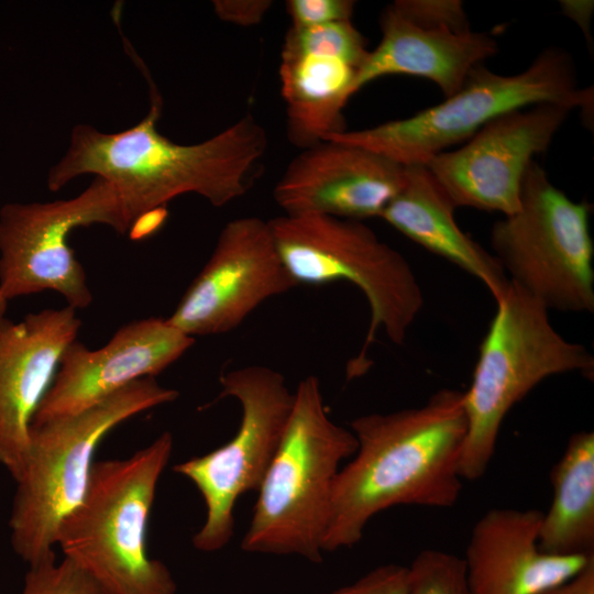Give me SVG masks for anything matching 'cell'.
Masks as SVG:
<instances>
[{"label": "cell", "instance_id": "cell-1", "mask_svg": "<svg viewBox=\"0 0 594 594\" xmlns=\"http://www.w3.org/2000/svg\"><path fill=\"white\" fill-rule=\"evenodd\" d=\"M150 89V110L135 125L116 133L73 128L66 152L48 169L51 191L82 175L100 177L119 191L131 227L184 194L222 207L248 191L267 148L266 132L253 116L202 142L175 143L157 130L163 101L152 81Z\"/></svg>", "mask_w": 594, "mask_h": 594}, {"label": "cell", "instance_id": "cell-2", "mask_svg": "<svg viewBox=\"0 0 594 594\" xmlns=\"http://www.w3.org/2000/svg\"><path fill=\"white\" fill-rule=\"evenodd\" d=\"M350 429L358 449L336 477L323 551L352 548L369 521L393 506L458 502L468 431L463 392L441 388L420 407L363 415Z\"/></svg>", "mask_w": 594, "mask_h": 594}, {"label": "cell", "instance_id": "cell-3", "mask_svg": "<svg viewBox=\"0 0 594 594\" xmlns=\"http://www.w3.org/2000/svg\"><path fill=\"white\" fill-rule=\"evenodd\" d=\"M172 451L165 431L127 459L95 462L82 499L59 525L64 558L110 594H176L172 572L147 550L150 513Z\"/></svg>", "mask_w": 594, "mask_h": 594}, {"label": "cell", "instance_id": "cell-4", "mask_svg": "<svg viewBox=\"0 0 594 594\" xmlns=\"http://www.w3.org/2000/svg\"><path fill=\"white\" fill-rule=\"evenodd\" d=\"M356 449L353 432L328 416L319 380L314 375L301 380L282 441L257 491L242 550L321 562L333 484L341 462Z\"/></svg>", "mask_w": 594, "mask_h": 594}, {"label": "cell", "instance_id": "cell-5", "mask_svg": "<svg viewBox=\"0 0 594 594\" xmlns=\"http://www.w3.org/2000/svg\"><path fill=\"white\" fill-rule=\"evenodd\" d=\"M178 396L155 377H144L81 411L31 425L9 517L16 556L29 566L55 558L59 525L82 499L103 438L131 417Z\"/></svg>", "mask_w": 594, "mask_h": 594}, {"label": "cell", "instance_id": "cell-6", "mask_svg": "<svg viewBox=\"0 0 594 594\" xmlns=\"http://www.w3.org/2000/svg\"><path fill=\"white\" fill-rule=\"evenodd\" d=\"M570 372L592 378L593 355L563 338L551 324L549 310L509 282L480 345L471 385L463 392L468 431L461 479L474 481L486 473L502 424L518 402L543 380Z\"/></svg>", "mask_w": 594, "mask_h": 594}, {"label": "cell", "instance_id": "cell-7", "mask_svg": "<svg viewBox=\"0 0 594 594\" xmlns=\"http://www.w3.org/2000/svg\"><path fill=\"white\" fill-rule=\"evenodd\" d=\"M280 258L300 284L346 280L364 294L371 320L358 355L346 365L348 378L370 367L369 351L378 331L403 344L424 306L410 265L362 221L322 215L280 216L268 220Z\"/></svg>", "mask_w": 594, "mask_h": 594}, {"label": "cell", "instance_id": "cell-8", "mask_svg": "<svg viewBox=\"0 0 594 594\" xmlns=\"http://www.w3.org/2000/svg\"><path fill=\"white\" fill-rule=\"evenodd\" d=\"M538 103L581 108L590 113L593 91L579 86L573 59L563 48H544L525 70L514 75L480 65L455 94L436 106L408 118L345 130L327 140L371 150L403 166L426 165L493 119Z\"/></svg>", "mask_w": 594, "mask_h": 594}, {"label": "cell", "instance_id": "cell-9", "mask_svg": "<svg viewBox=\"0 0 594 594\" xmlns=\"http://www.w3.org/2000/svg\"><path fill=\"white\" fill-rule=\"evenodd\" d=\"M590 206L570 199L535 161L517 211L491 230L493 255L510 283L548 310L594 311Z\"/></svg>", "mask_w": 594, "mask_h": 594}, {"label": "cell", "instance_id": "cell-10", "mask_svg": "<svg viewBox=\"0 0 594 594\" xmlns=\"http://www.w3.org/2000/svg\"><path fill=\"white\" fill-rule=\"evenodd\" d=\"M219 381V398L233 397L241 406L239 429L226 444L173 468L202 496L206 517L193 544L204 552L220 550L229 543L237 501L250 491H258L294 405V393L287 388L283 374L267 366L239 367L223 373Z\"/></svg>", "mask_w": 594, "mask_h": 594}, {"label": "cell", "instance_id": "cell-11", "mask_svg": "<svg viewBox=\"0 0 594 594\" xmlns=\"http://www.w3.org/2000/svg\"><path fill=\"white\" fill-rule=\"evenodd\" d=\"M131 229L113 184L95 177L76 197L50 202H9L0 208V293L8 300L44 290L58 293L74 309L92 302L84 266L68 237L80 227Z\"/></svg>", "mask_w": 594, "mask_h": 594}, {"label": "cell", "instance_id": "cell-12", "mask_svg": "<svg viewBox=\"0 0 594 594\" xmlns=\"http://www.w3.org/2000/svg\"><path fill=\"white\" fill-rule=\"evenodd\" d=\"M571 111L557 103L509 111L426 166L455 208L512 215L519 208L522 179L534 156L550 146Z\"/></svg>", "mask_w": 594, "mask_h": 594}, {"label": "cell", "instance_id": "cell-13", "mask_svg": "<svg viewBox=\"0 0 594 594\" xmlns=\"http://www.w3.org/2000/svg\"><path fill=\"white\" fill-rule=\"evenodd\" d=\"M296 286L270 222L237 218L222 228L209 260L167 320L193 338L227 333L262 302Z\"/></svg>", "mask_w": 594, "mask_h": 594}, {"label": "cell", "instance_id": "cell-14", "mask_svg": "<svg viewBox=\"0 0 594 594\" xmlns=\"http://www.w3.org/2000/svg\"><path fill=\"white\" fill-rule=\"evenodd\" d=\"M195 343L167 318L122 326L106 345L90 350L75 340L64 351L54 380L31 425L81 411L144 377H155Z\"/></svg>", "mask_w": 594, "mask_h": 594}, {"label": "cell", "instance_id": "cell-15", "mask_svg": "<svg viewBox=\"0 0 594 594\" xmlns=\"http://www.w3.org/2000/svg\"><path fill=\"white\" fill-rule=\"evenodd\" d=\"M405 179V166L371 150L327 140L304 148L274 187L287 216L362 221L381 217Z\"/></svg>", "mask_w": 594, "mask_h": 594}, {"label": "cell", "instance_id": "cell-16", "mask_svg": "<svg viewBox=\"0 0 594 594\" xmlns=\"http://www.w3.org/2000/svg\"><path fill=\"white\" fill-rule=\"evenodd\" d=\"M80 327L69 306L0 322V465L14 481L25 461L33 416Z\"/></svg>", "mask_w": 594, "mask_h": 594}, {"label": "cell", "instance_id": "cell-17", "mask_svg": "<svg viewBox=\"0 0 594 594\" xmlns=\"http://www.w3.org/2000/svg\"><path fill=\"white\" fill-rule=\"evenodd\" d=\"M542 512L492 508L472 528L462 557L471 594H537L578 574L593 556L539 548Z\"/></svg>", "mask_w": 594, "mask_h": 594}, {"label": "cell", "instance_id": "cell-18", "mask_svg": "<svg viewBox=\"0 0 594 594\" xmlns=\"http://www.w3.org/2000/svg\"><path fill=\"white\" fill-rule=\"evenodd\" d=\"M381 30L378 45L356 74L354 92L384 76L409 75L432 81L447 98L498 51L497 42L486 32L424 26L392 4L382 14Z\"/></svg>", "mask_w": 594, "mask_h": 594}, {"label": "cell", "instance_id": "cell-19", "mask_svg": "<svg viewBox=\"0 0 594 594\" xmlns=\"http://www.w3.org/2000/svg\"><path fill=\"white\" fill-rule=\"evenodd\" d=\"M454 210L427 166L410 165L405 166L404 184L380 218L481 280L497 302L509 279L495 256L460 229Z\"/></svg>", "mask_w": 594, "mask_h": 594}, {"label": "cell", "instance_id": "cell-20", "mask_svg": "<svg viewBox=\"0 0 594 594\" xmlns=\"http://www.w3.org/2000/svg\"><path fill=\"white\" fill-rule=\"evenodd\" d=\"M358 72L334 56L282 50L280 91L295 146L304 150L345 131L342 112L355 94Z\"/></svg>", "mask_w": 594, "mask_h": 594}, {"label": "cell", "instance_id": "cell-21", "mask_svg": "<svg viewBox=\"0 0 594 594\" xmlns=\"http://www.w3.org/2000/svg\"><path fill=\"white\" fill-rule=\"evenodd\" d=\"M552 501L542 512L539 548L553 556L594 554V432L573 433L550 472Z\"/></svg>", "mask_w": 594, "mask_h": 594}, {"label": "cell", "instance_id": "cell-22", "mask_svg": "<svg viewBox=\"0 0 594 594\" xmlns=\"http://www.w3.org/2000/svg\"><path fill=\"white\" fill-rule=\"evenodd\" d=\"M282 50L324 54L341 58L360 69L366 61V38L352 21H341L316 26H290Z\"/></svg>", "mask_w": 594, "mask_h": 594}, {"label": "cell", "instance_id": "cell-23", "mask_svg": "<svg viewBox=\"0 0 594 594\" xmlns=\"http://www.w3.org/2000/svg\"><path fill=\"white\" fill-rule=\"evenodd\" d=\"M407 594H471L462 557L420 551L407 566Z\"/></svg>", "mask_w": 594, "mask_h": 594}, {"label": "cell", "instance_id": "cell-24", "mask_svg": "<svg viewBox=\"0 0 594 594\" xmlns=\"http://www.w3.org/2000/svg\"><path fill=\"white\" fill-rule=\"evenodd\" d=\"M21 594H110L80 566L56 557L30 565Z\"/></svg>", "mask_w": 594, "mask_h": 594}, {"label": "cell", "instance_id": "cell-25", "mask_svg": "<svg viewBox=\"0 0 594 594\" xmlns=\"http://www.w3.org/2000/svg\"><path fill=\"white\" fill-rule=\"evenodd\" d=\"M392 6L424 26L446 28L455 32L472 30L460 0H397Z\"/></svg>", "mask_w": 594, "mask_h": 594}, {"label": "cell", "instance_id": "cell-26", "mask_svg": "<svg viewBox=\"0 0 594 594\" xmlns=\"http://www.w3.org/2000/svg\"><path fill=\"white\" fill-rule=\"evenodd\" d=\"M286 10L293 26H316L351 21L355 2L351 0H288Z\"/></svg>", "mask_w": 594, "mask_h": 594}, {"label": "cell", "instance_id": "cell-27", "mask_svg": "<svg viewBox=\"0 0 594 594\" xmlns=\"http://www.w3.org/2000/svg\"><path fill=\"white\" fill-rule=\"evenodd\" d=\"M328 594H407V566L396 563L380 565Z\"/></svg>", "mask_w": 594, "mask_h": 594}, {"label": "cell", "instance_id": "cell-28", "mask_svg": "<svg viewBox=\"0 0 594 594\" xmlns=\"http://www.w3.org/2000/svg\"><path fill=\"white\" fill-rule=\"evenodd\" d=\"M212 3L219 19L242 26L260 23L272 7L270 0H217Z\"/></svg>", "mask_w": 594, "mask_h": 594}, {"label": "cell", "instance_id": "cell-29", "mask_svg": "<svg viewBox=\"0 0 594 594\" xmlns=\"http://www.w3.org/2000/svg\"><path fill=\"white\" fill-rule=\"evenodd\" d=\"M537 594H594V558L574 576Z\"/></svg>", "mask_w": 594, "mask_h": 594}, {"label": "cell", "instance_id": "cell-30", "mask_svg": "<svg viewBox=\"0 0 594 594\" xmlns=\"http://www.w3.org/2000/svg\"><path fill=\"white\" fill-rule=\"evenodd\" d=\"M562 13L574 21L581 29L587 45L592 47L591 20L594 4L588 0H563L560 1Z\"/></svg>", "mask_w": 594, "mask_h": 594}, {"label": "cell", "instance_id": "cell-31", "mask_svg": "<svg viewBox=\"0 0 594 594\" xmlns=\"http://www.w3.org/2000/svg\"><path fill=\"white\" fill-rule=\"evenodd\" d=\"M8 299L3 297V295L0 293V322L4 318V314L7 311L8 307Z\"/></svg>", "mask_w": 594, "mask_h": 594}]
</instances>
